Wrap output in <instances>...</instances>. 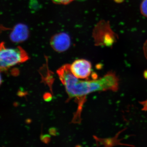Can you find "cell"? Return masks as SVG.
<instances>
[{
    "instance_id": "1",
    "label": "cell",
    "mask_w": 147,
    "mask_h": 147,
    "mask_svg": "<svg viewBox=\"0 0 147 147\" xmlns=\"http://www.w3.org/2000/svg\"><path fill=\"white\" fill-rule=\"evenodd\" d=\"M57 73L69 98L79 99L93 92L116 91L118 89L119 79L114 72H108L99 79L90 81L79 80L71 73L69 65L63 66Z\"/></svg>"
},
{
    "instance_id": "2",
    "label": "cell",
    "mask_w": 147,
    "mask_h": 147,
    "mask_svg": "<svg viewBox=\"0 0 147 147\" xmlns=\"http://www.w3.org/2000/svg\"><path fill=\"white\" fill-rule=\"evenodd\" d=\"M92 36L96 46L112 47L117 42L118 35L111 28L109 21L100 20L95 26Z\"/></svg>"
},
{
    "instance_id": "3",
    "label": "cell",
    "mask_w": 147,
    "mask_h": 147,
    "mask_svg": "<svg viewBox=\"0 0 147 147\" xmlns=\"http://www.w3.org/2000/svg\"><path fill=\"white\" fill-rule=\"evenodd\" d=\"M26 52L20 46L16 48L6 47L2 42L0 47V63L1 71H6L9 67L28 59Z\"/></svg>"
},
{
    "instance_id": "4",
    "label": "cell",
    "mask_w": 147,
    "mask_h": 147,
    "mask_svg": "<svg viewBox=\"0 0 147 147\" xmlns=\"http://www.w3.org/2000/svg\"><path fill=\"white\" fill-rule=\"evenodd\" d=\"M71 73L78 79H88L92 72V64L84 59L76 60L70 65Z\"/></svg>"
},
{
    "instance_id": "5",
    "label": "cell",
    "mask_w": 147,
    "mask_h": 147,
    "mask_svg": "<svg viewBox=\"0 0 147 147\" xmlns=\"http://www.w3.org/2000/svg\"><path fill=\"white\" fill-rule=\"evenodd\" d=\"M71 41L69 36L64 32L57 34L53 36L50 40L52 48L59 53L65 52L70 47Z\"/></svg>"
},
{
    "instance_id": "6",
    "label": "cell",
    "mask_w": 147,
    "mask_h": 147,
    "mask_svg": "<svg viewBox=\"0 0 147 147\" xmlns=\"http://www.w3.org/2000/svg\"><path fill=\"white\" fill-rule=\"evenodd\" d=\"M28 27L22 24H18L14 27L10 35V39L13 42H19L24 41L28 36Z\"/></svg>"
},
{
    "instance_id": "7",
    "label": "cell",
    "mask_w": 147,
    "mask_h": 147,
    "mask_svg": "<svg viewBox=\"0 0 147 147\" xmlns=\"http://www.w3.org/2000/svg\"><path fill=\"white\" fill-rule=\"evenodd\" d=\"M140 11L142 15L147 18V0H143L140 7Z\"/></svg>"
},
{
    "instance_id": "8",
    "label": "cell",
    "mask_w": 147,
    "mask_h": 147,
    "mask_svg": "<svg viewBox=\"0 0 147 147\" xmlns=\"http://www.w3.org/2000/svg\"><path fill=\"white\" fill-rule=\"evenodd\" d=\"M53 3L55 4L59 5H66L70 3L74 0H51Z\"/></svg>"
},
{
    "instance_id": "9",
    "label": "cell",
    "mask_w": 147,
    "mask_h": 147,
    "mask_svg": "<svg viewBox=\"0 0 147 147\" xmlns=\"http://www.w3.org/2000/svg\"><path fill=\"white\" fill-rule=\"evenodd\" d=\"M143 50H144V54L146 58L147 59V39L145 41L143 46Z\"/></svg>"
},
{
    "instance_id": "10",
    "label": "cell",
    "mask_w": 147,
    "mask_h": 147,
    "mask_svg": "<svg viewBox=\"0 0 147 147\" xmlns=\"http://www.w3.org/2000/svg\"><path fill=\"white\" fill-rule=\"evenodd\" d=\"M115 2L117 3H121L123 2L124 0H114Z\"/></svg>"
}]
</instances>
